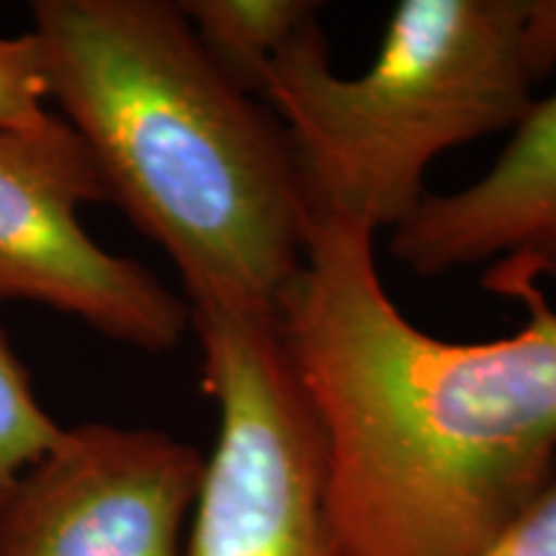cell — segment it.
<instances>
[{
  "mask_svg": "<svg viewBox=\"0 0 556 556\" xmlns=\"http://www.w3.org/2000/svg\"><path fill=\"white\" fill-rule=\"evenodd\" d=\"M206 458L155 428L78 422L0 492V556H186Z\"/></svg>",
  "mask_w": 556,
  "mask_h": 556,
  "instance_id": "obj_6",
  "label": "cell"
},
{
  "mask_svg": "<svg viewBox=\"0 0 556 556\" xmlns=\"http://www.w3.org/2000/svg\"><path fill=\"white\" fill-rule=\"evenodd\" d=\"M45 60L31 31L18 37H0V131L34 129L50 119L45 101Z\"/></svg>",
  "mask_w": 556,
  "mask_h": 556,
  "instance_id": "obj_10",
  "label": "cell"
},
{
  "mask_svg": "<svg viewBox=\"0 0 556 556\" xmlns=\"http://www.w3.org/2000/svg\"><path fill=\"white\" fill-rule=\"evenodd\" d=\"M99 201L106 186L65 119L0 131V302L45 304L116 343L170 351L191 330L189 302L96 245L78 212Z\"/></svg>",
  "mask_w": 556,
  "mask_h": 556,
  "instance_id": "obj_5",
  "label": "cell"
},
{
  "mask_svg": "<svg viewBox=\"0 0 556 556\" xmlns=\"http://www.w3.org/2000/svg\"><path fill=\"white\" fill-rule=\"evenodd\" d=\"M377 232L312 217L278 304L325 456L340 556H479L556 482V309L523 289L516 336L456 343L402 315Z\"/></svg>",
  "mask_w": 556,
  "mask_h": 556,
  "instance_id": "obj_1",
  "label": "cell"
},
{
  "mask_svg": "<svg viewBox=\"0 0 556 556\" xmlns=\"http://www.w3.org/2000/svg\"><path fill=\"white\" fill-rule=\"evenodd\" d=\"M556 65V0H405L366 73H332L319 18L266 75L312 217L400 227L438 155L516 129Z\"/></svg>",
  "mask_w": 556,
  "mask_h": 556,
  "instance_id": "obj_3",
  "label": "cell"
},
{
  "mask_svg": "<svg viewBox=\"0 0 556 556\" xmlns=\"http://www.w3.org/2000/svg\"><path fill=\"white\" fill-rule=\"evenodd\" d=\"M178 5L227 78L258 101L278 54L319 18V3L309 0H184Z\"/></svg>",
  "mask_w": 556,
  "mask_h": 556,
  "instance_id": "obj_8",
  "label": "cell"
},
{
  "mask_svg": "<svg viewBox=\"0 0 556 556\" xmlns=\"http://www.w3.org/2000/svg\"><path fill=\"white\" fill-rule=\"evenodd\" d=\"M204 389L219 407L186 556H340L325 513V456L276 323L191 312Z\"/></svg>",
  "mask_w": 556,
  "mask_h": 556,
  "instance_id": "obj_4",
  "label": "cell"
},
{
  "mask_svg": "<svg viewBox=\"0 0 556 556\" xmlns=\"http://www.w3.org/2000/svg\"><path fill=\"white\" fill-rule=\"evenodd\" d=\"M50 99L109 201L168 253L193 309L278 315L312 214L266 103L227 78L178 3L37 0Z\"/></svg>",
  "mask_w": 556,
  "mask_h": 556,
  "instance_id": "obj_2",
  "label": "cell"
},
{
  "mask_svg": "<svg viewBox=\"0 0 556 556\" xmlns=\"http://www.w3.org/2000/svg\"><path fill=\"white\" fill-rule=\"evenodd\" d=\"M389 253L422 278L482 266V287L507 299L556 281V93L536 99L475 184L428 191Z\"/></svg>",
  "mask_w": 556,
  "mask_h": 556,
  "instance_id": "obj_7",
  "label": "cell"
},
{
  "mask_svg": "<svg viewBox=\"0 0 556 556\" xmlns=\"http://www.w3.org/2000/svg\"><path fill=\"white\" fill-rule=\"evenodd\" d=\"M479 556H556V482Z\"/></svg>",
  "mask_w": 556,
  "mask_h": 556,
  "instance_id": "obj_11",
  "label": "cell"
},
{
  "mask_svg": "<svg viewBox=\"0 0 556 556\" xmlns=\"http://www.w3.org/2000/svg\"><path fill=\"white\" fill-rule=\"evenodd\" d=\"M60 433L62 426L39 405L29 371L0 330V492L52 448Z\"/></svg>",
  "mask_w": 556,
  "mask_h": 556,
  "instance_id": "obj_9",
  "label": "cell"
}]
</instances>
